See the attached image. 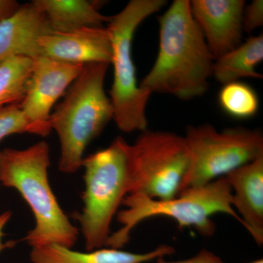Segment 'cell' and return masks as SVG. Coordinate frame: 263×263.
<instances>
[{
	"instance_id": "obj_1",
	"label": "cell",
	"mask_w": 263,
	"mask_h": 263,
	"mask_svg": "<svg viewBox=\"0 0 263 263\" xmlns=\"http://www.w3.org/2000/svg\"><path fill=\"white\" fill-rule=\"evenodd\" d=\"M158 22V54L140 86L151 95L183 100L202 96L209 89L214 60L194 20L190 0H175Z\"/></svg>"
},
{
	"instance_id": "obj_2",
	"label": "cell",
	"mask_w": 263,
	"mask_h": 263,
	"mask_svg": "<svg viewBox=\"0 0 263 263\" xmlns=\"http://www.w3.org/2000/svg\"><path fill=\"white\" fill-rule=\"evenodd\" d=\"M50 165V146L45 141L24 149L0 150V185L16 190L32 211L34 226L24 238L31 248L55 245L72 249L80 231L53 193Z\"/></svg>"
},
{
	"instance_id": "obj_3",
	"label": "cell",
	"mask_w": 263,
	"mask_h": 263,
	"mask_svg": "<svg viewBox=\"0 0 263 263\" xmlns=\"http://www.w3.org/2000/svg\"><path fill=\"white\" fill-rule=\"evenodd\" d=\"M109 65L106 62L84 65L51 115V129L60 141L58 167L63 174H76L82 167L88 145L114 120L111 102L104 89Z\"/></svg>"
},
{
	"instance_id": "obj_4",
	"label": "cell",
	"mask_w": 263,
	"mask_h": 263,
	"mask_svg": "<svg viewBox=\"0 0 263 263\" xmlns=\"http://www.w3.org/2000/svg\"><path fill=\"white\" fill-rule=\"evenodd\" d=\"M117 220L120 228L109 236V248L122 249L130 239L131 233L142 221L155 216H166L180 228H193L204 236L216 231L212 216L226 214L243 226V221L232 205V191L226 177L212 182L186 189L169 200H157L144 195H128L122 202Z\"/></svg>"
},
{
	"instance_id": "obj_5",
	"label": "cell",
	"mask_w": 263,
	"mask_h": 263,
	"mask_svg": "<svg viewBox=\"0 0 263 263\" xmlns=\"http://www.w3.org/2000/svg\"><path fill=\"white\" fill-rule=\"evenodd\" d=\"M129 145L119 136L107 148L83 160V207L76 217L87 251L106 246L112 221L129 193Z\"/></svg>"
},
{
	"instance_id": "obj_6",
	"label": "cell",
	"mask_w": 263,
	"mask_h": 263,
	"mask_svg": "<svg viewBox=\"0 0 263 263\" xmlns=\"http://www.w3.org/2000/svg\"><path fill=\"white\" fill-rule=\"evenodd\" d=\"M165 5V0H131L107 24L112 46L110 64L114 67L109 98L114 121L124 133L144 131L148 126L146 107L152 95L138 84L132 45L140 24Z\"/></svg>"
},
{
	"instance_id": "obj_7",
	"label": "cell",
	"mask_w": 263,
	"mask_h": 263,
	"mask_svg": "<svg viewBox=\"0 0 263 263\" xmlns=\"http://www.w3.org/2000/svg\"><path fill=\"white\" fill-rule=\"evenodd\" d=\"M183 137L189 165L179 193L226 177L263 155V136L258 129L235 127L218 131L205 124L188 126Z\"/></svg>"
},
{
	"instance_id": "obj_8",
	"label": "cell",
	"mask_w": 263,
	"mask_h": 263,
	"mask_svg": "<svg viewBox=\"0 0 263 263\" xmlns=\"http://www.w3.org/2000/svg\"><path fill=\"white\" fill-rule=\"evenodd\" d=\"M188 165L184 137L145 129L129 145L128 195L138 194L157 200L174 198L179 195Z\"/></svg>"
},
{
	"instance_id": "obj_9",
	"label": "cell",
	"mask_w": 263,
	"mask_h": 263,
	"mask_svg": "<svg viewBox=\"0 0 263 263\" xmlns=\"http://www.w3.org/2000/svg\"><path fill=\"white\" fill-rule=\"evenodd\" d=\"M84 66L46 57L34 60L28 88L20 103L33 135L45 138L51 133V109L79 77Z\"/></svg>"
},
{
	"instance_id": "obj_10",
	"label": "cell",
	"mask_w": 263,
	"mask_h": 263,
	"mask_svg": "<svg viewBox=\"0 0 263 263\" xmlns=\"http://www.w3.org/2000/svg\"><path fill=\"white\" fill-rule=\"evenodd\" d=\"M245 0H193L192 15L214 60L242 43Z\"/></svg>"
},
{
	"instance_id": "obj_11",
	"label": "cell",
	"mask_w": 263,
	"mask_h": 263,
	"mask_svg": "<svg viewBox=\"0 0 263 263\" xmlns=\"http://www.w3.org/2000/svg\"><path fill=\"white\" fill-rule=\"evenodd\" d=\"M41 57L67 63L110 65L112 46L106 27H86L67 33H51L38 41Z\"/></svg>"
},
{
	"instance_id": "obj_12",
	"label": "cell",
	"mask_w": 263,
	"mask_h": 263,
	"mask_svg": "<svg viewBox=\"0 0 263 263\" xmlns=\"http://www.w3.org/2000/svg\"><path fill=\"white\" fill-rule=\"evenodd\" d=\"M53 33L46 15L32 2L21 5L0 23V64L15 57H41L40 38Z\"/></svg>"
},
{
	"instance_id": "obj_13",
	"label": "cell",
	"mask_w": 263,
	"mask_h": 263,
	"mask_svg": "<svg viewBox=\"0 0 263 263\" xmlns=\"http://www.w3.org/2000/svg\"><path fill=\"white\" fill-rule=\"evenodd\" d=\"M232 205L249 234L263 245V155L227 175Z\"/></svg>"
},
{
	"instance_id": "obj_14",
	"label": "cell",
	"mask_w": 263,
	"mask_h": 263,
	"mask_svg": "<svg viewBox=\"0 0 263 263\" xmlns=\"http://www.w3.org/2000/svg\"><path fill=\"white\" fill-rule=\"evenodd\" d=\"M174 252L172 247L165 245L145 253H133L109 247L81 252L52 245L32 248L29 257L32 263H145Z\"/></svg>"
},
{
	"instance_id": "obj_15",
	"label": "cell",
	"mask_w": 263,
	"mask_h": 263,
	"mask_svg": "<svg viewBox=\"0 0 263 263\" xmlns=\"http://www.w3.org/2000/svg\"><path fill=\"white\" fill-rule=\"evenodd\" d=\"M46 15L54 33L73 32L86 27H105L111 16L99 12L98 3L86 0H33Z\"/></svg>"
},
{
	"instance_id": "obj_16",
	"label": "cell",
	"mask_w": 263,
	"mask_h": 263,
	"mask_svg": "<svg viewBox=\"0 0 263 263\" xmlns=\"http://www.w3.org/2000/svg\"><path fill=\"white\" fill-rule=\"evenodd\" d=\"M263 60V34L253 36L214 60L212 76L223 85L240 79H262L256 67Z\"/></svg>"
},
{
	"instance_id": "obj_17",
	"label": "cell",
	"mask_w": 263,
	"mask_h": 263,
	"mask_svg": "<svg viewBox=\"0 0 263 263\" xmlns=\"http://www.w3.org/2000/svg\"><path fill=\"white\" fill-rule=\"evenodd\" d=\"M34 60L15 57L0 64V108L21 103L25 97Z\"/></svg>"
},
{
	"instance_id": "obj_18",
	"label": "cell",
	"mask_w": 263,
	"mask_h": 263,
	"mask_svg": "<svg viewBox=\"0 0 263 263\" xmlns=\"http://www.w3.org/2000/svg\"><path fill=\"white\" fill-rule=\"evenodd\" d=\"M218 100L223 111L234 119H251L259 110V100L255 90L241 81L223 85Z\"/></svg>"
},
{
	"instance_id": "obj_19",
	"label": "cell",
	"mask_w": 263,
	"mask_h": 263,
	"mask_svg": "<svg viewBox=\"0 0 263 263\" xmlns=\"http://www.w3.org/2000/svg\"><path fill=\"white\" fill-rule=\"evenodd\" d=\"M33 134L30 124L24 117L20 103L0 108V141L15 134Z\"/></svg>"
},
{
	"instance_id": "obj_20",
	"label": "cell",
	"mask_w": 263,
	"mask_h": 263,
	"mask_svg": "<svg viewBox=\"0 0 263 263\" xmlns=\"http://www.w3.org/2000/svg\"><path fill=\"white\" fill-rule=\"evenodd\" d=\"M263 25L262 0H254L245 6L242 17L243 32L250 33Z\"/></svg>"
},
{
	"instance_id": "obj_21",
	"label": "cell",
	"mask_w": 263,
	"mask_h": 263,
	"mask_svg": "<svg viewBox=\"0 0 263 263\" xmlns=\"http://www.w3.org/2000/svg\"><path fill=\"white\" fill-rule=\"evenodd\" d=\"M164 257H159L156 263H224L222 259L211 251L202 249L191 258L178 261H167Z\"/></svg>"
},
{
	"instance_id": "obj_22",
	"label": "cell",
	"mask_w": 263,
	"mask_h": 263,
	"mask_svg": "<svg viewBox=\"0 0 263 263\" xmlns=\"http://www.w3.org/2000/svg\"><path fill=\"white\" fill-rule=\"evenodd\" d=\"M12 216H13V213L10 211H6L0 214V253L5 249L12 248L16 243L14 240H8V241L4 240L5 227L9 222Z\"/></svg>"
},
{
	"instance_id": "obj_23",
	"label": "cell",
	"mask_w": 263,
	"mask_h": 263,
	"mask_svg": "<svg viewBox=\"0 0 263 263\" xmlns=\"http://www.w3.org/2000/svg\"><path fill=\"white\" fill-rule=\"evenodd\" d=\"M20 6L15 0H0V23L15 13Z\"/></svg>"
},
{
	"instance_id": "obj_24",
	"label": "cell",
	"mask_w": 263,
	"mask_h": 263,
	"mask_svg": "<svg viewBox=\"0 0 263 263\" xmlns=\"http://www.w3.org/2000/svg\"><path fill=\"white\" fill-rule=\"evenodd\" d=\"M247 263H263L262 259H256V260L252 261V262H249Z\"/></svg>"
}]
</instances>
